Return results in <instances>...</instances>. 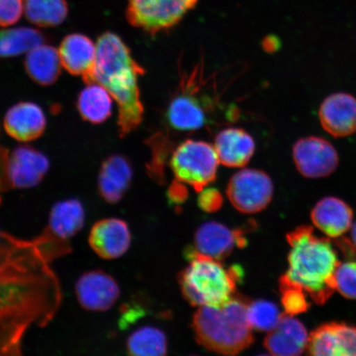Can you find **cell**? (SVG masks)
<instances>
[{
    "label": "cell",
    "instance_id": "obj_1",
    "mask_svg": "<svg viewBox=\"0 0 356 356\" xmlns=\"http://www.w3.org/2000/svg\"><path fill=\"white\" fill-rule=\"evenodd\" d=\"M62 299L59 278L33 240L1 232L0 355H21L26 332L51 323Z\"/></svg>",
    "mask_w": 356,
    "mask_h": 356
},
{
    "label": "cell",
    "instance_id": "obj_2",
    "mask_svg": "<svg viewBox=\"0 0 356 356\" xmlns=\"http://www.w3.org/2000/svg\"><path fill=\"white\" fill-rule=\"evenodd\" d=\"M96 47L95 70L86 83L99 84L117 102L120 135L127 136L143 121L139 78L145 70L134 59L130 49L117 34H102Z\"/></svg>",
    "mask_w": 356,
    "mask_h": 356
},
{
    "label": "cell",
    "instance_id": "obj_3",
    "mask_svg": "<svg viewBox=\"0 0 356 356\" xmlns=\"http://www.w3.org/2000/svg\"><path fill=\"white\" fill-rule=\"evenodd\" d=\"M287 273L282 277L300 288L316 304L323 305L336 291L335 273L340 261L332 244L314 235L310 226L298 227L286 236Z\"/></svg>",
    "mask_w": 356,
    "mask_h": 356
},
{
    "label": "cell",
    "instance_id": "obj_4",
    "mask_svg": "<svg viewBox=\"0 0 356 356\" xmlns=\"http://www.w3.org/2000/svg\"><path fill=\"white\" fill-rule=\"evenodd\" d=\"M249 302L248 298L234 295L225 305L200 307L193 321L198 343L226 355L248 348L254 340L247 316Z\"/></svg>",
    "mask_w": 356,
    "mask_h": 356
},
{
    "label": "cell",
    "instance_id": "obj_5",
    "mask_svg": "<svg viewBox=\"0 0 356 356\" xmlns=\"http://www.w3.org/2000/svg\"><path fill=\"white\" fill-rule=\"evenodd\" d=\"M190 264L178 275L182 295L193 306H220L235 295L236 286L243 278L239 266L225 269L220 261L195 252L186 251Z\"/></svg>",
    "mask_w": 356,
    "mask_h": 356
},
{
    "label": "cell",
    "instance_id": "obj_6",
    "mask_svg": "<svg viewBox=\"0 0 356 356\" xmlns=\"http://www.w3.org/2000/svg\"><path fill=\"white\" fill-rule=\"evenodd\" d=\"M169 163L176 179L193 186L200 193L216 179L220 160L215 146L204 141L188 140L173 151Z\"/></svg>",
    "mask_w": 356,
    "mask_h": 356
},
{
    "label": "cell",
    "instance_id": "obj_7",
    "mask_svg": "<svg viewBox=\"0 0 356 356\" xmlns=\"http://www.w3.org/2000/svg\"><path fill=\"white\" fill-rule=\"evenodd\" d=\"M50 168L47 156L29 146L0 148V189H29L44 179Z\"/></svg>",
    "mask_w": 356,
    "mask_h": 356
},
{
    "label": "cell",
    "instance_id": "obj_8",
    "mask_svg": "<svg viewBox=\"0 0 356 356\" xmlns=\"http://www.w3.org/2000/svg\"><path fill=\"white\" fill-rule=\"evenodd\" d=\"M198 0H128L127 19L135 28L151 35L175 26Z\"/></svg>",
    "mask_w": 356,
    "mask_h": 356
},
{
    "label": "cell",
    "instance_id": "obj_9",
    "mask_svg": "<svg viewBox=\"0 0 356 356\" xmlns=\"http://www.w3.org/2000/svg\"><path fill=\"white\" fill-rule=\"evenodd\" d=\"M193 75L185 74L179 88L172 97L166 110L165 118L173 130L184 132L202 129L208 122L212 101L197 96Z\"/></svg>",
    "mask_w": 356,
    "mask_h": 356
},
{
    "label": "cell",
    "instance_id": "obj_10",
    "mask_svg": "<svg viewBox=\"0 0 356 356\" xmlns=\"http://www.w3.org/2000/svg\"><path fill=\"white\" fill-rule=\"evenodd\" d=\"M273 191V181L266 172L247 168L231 177L227 195L238 211L255 213L268 206Z\"/></svg>",
    "mask_w": 356,
    "mask_h": 356
},
{
    "label": "cell",
    "instance_id": "obj_11",
    "mask_svg": "<svg viewBox=\"0 0 356 356\" xmlns=\"http://www.w3.org/2000/svg\"><path fill=\"white\" fill-rule=\"evenodd\" d=\"M293 159L302 176L323 178L339 165V155L330 142L318 136L302 138L293 147Z\"/></svg>",
    "mask_w": 356,
    "mask_h": 356
},
{
    "label": "cell",
    "instance_id": "obj_12",
    "mask_svg": "<svg viewBox=\"0 0 356 356\" xmlns=\"http://www.w3.org/2000/svg\"><path fill=\"white\" fill-rule=\"evenodd\" d=\"M74 292L83 309L96 313L110 310L121 296L117 280L100 269L88 270L80 275L75 282Z\"/></svg>",
    "mask_w": 356,
    "mask_h": 356
},
{
    "label": "cell",
    "instance_id": "obj_13",
    "mask_svg": "<svg viewBox=\"0 0 356 356\" xmlns=\"http://www.w3.org/2000/svg\"><path fill=\"white\" fill-rule=\"evenodd\" d=\"M88 244L102 259L115 260L122 257L131 244V233L127 222L119 218H105L92 225Z\"/></svg>",
    "mask_w": 356,
    "mask_h": 356
},
{
    "label": "cell",
    "instance_id": "obj_14",
    "mask_svg": "<svg viewBox=\"0 0 356 356\" xmlns=\"http://www.w3.org/2000/svg\"><path fill=\"white\" fill-rule=\"evenodd\" d=\"M245 232L244 229H230L220 222H204L195 234L194 250L220 261L228 257L235 247L246 246Z\"/></svg>",
    "mask_w": 356,
    "mask_h": 356
},
{
    "label": "cell",
    "instance_id": "obj_15",
    "mask_svg": "<svg viewBox=\"0 0 356 356\" xmlns=\"http://www.w3.org/2000/svg\"><path fill=\"white\" fill-rule=\"evenodd\" d=\"M311 355L356 356V327L344 323L322 325L309 337Z\"/></svg>",
    "mask_w": 356,
    "mask_h": 356
},
{
    "label": "cell",
    "instance_id": "obj_16",
    "mask_svg": "<svg viewBox=\"0 0 356 356\" xmlns=\"http://www.w3.org/2000/svg\"><path fill=\"white\" fill-rule=\"evenodd\" d=\"M318 115L323 128L333 137L349 136L356 131V99L349 93L337 92L327 97Z\"/></svg>",
    "mask_w": 356,
    "mask_h": 356
},
{
    "label": "cell",
    "instance_id": "obj_17",
    "mask_svg": "<svg viewBox=\"0 0 356 356\" xmlns=\"http://www.w3.org/2000/svg\"><path fill=\"white\" fill-rule=\"evenodd\" d=\"M86 220V209L79 199L62 200L53 204L42 234L56 241L70 243V240L83 229Z\"/></svg>",
    "mask_w": 356,
    "mask_h": 356
},
{
    "label": "cell",
    "instance_id": "obj_18",
    "mask_svg": "<svg viewBox=\"0 0 356 356\" xmlns=\"http://www.w3.org/2000/svg\"><path fill=\"white\" fill-rule=\"evenodd\" d=\"M133 178V169L130 161L122 155H111L102 163L97 189L100 197L110 204L121 202L130 188Z\"/></svg>",
    "mask_w": 356,
    "mask_h": 356
},
{
    "label": "cell",
    "instance_id": "obj_19",
    "mask_svg": "<svg viewBox=\"0 0 356 356\" xmlns=\"http://www.w3.org/2000/svg\"><path fill=\"white\" fill-rule=\"evenodd\" d=\"M308 341L304 324L293 316L286 314L282 315L277 326L267 334L264 346L273 355H300L307 350Z\"/></svg>",
    "mask_w": 356,
    "mask_h": 356
},
{
    "label": "cell",
    "instance_id": "obj_20",
    "mask_svg": "<svg viewBox=\"0 0 356 356\" xmlns=\"http://www.w3.org/2000/svg\"><path fill=\"white\" fill-rule=\"evenodd\" d=\"M3 127L13 139L29 142L38 139L47 127L43 111L33 102H20L7 111Z\"/></svg>",
    "mask_w": 356,
    "mask_h": 356
},
{
    "label": "cell",
    "instance_id": "obj_21",
    "mask_svg": "<svg viewBox=\"0 0 356 356\" xmlns=\"http://www.w3.org/2000/svg\"><path fill=\"white\" fill-rule=\"evenodd\" d=\"M61 64L71 74L81 76L84 82L95 70L97 47L87 35L73 33L66 35L59 49Z\"/></svg>",
    "mask_w": 356,
    "mask_h": 356
},
{
    "label": "cell",
    "instance_id": "obj_22",
    "mask_svg": "<svg viewBox=\"0 0 356 356\" xmlns=\"http://www.w3.org/2000/svg\"><path fill=\"white\" fill-rule=\"evenodd\" d=\"M215 149L222 165L242 168L254 154V140L241 128L230 127L221 131L216 137Z\"/></svg>",
    "mask_w": 356,
    "mask_h": 356
},
{
    "label": "cell",
    "instance_id": "obj_23",
    "mask_svg": "<svg viewBox=\"0 0 356 356\" xmlns=\"http://www.w3.org/2000/svg\"><path fill=\"white\" fill-rule=\"evenodd\" d=\"M314 225L329 238H337L345 234L353 225V211L343 200L325 197L312 210Z\"/></svg>",
    "mask_w": 356,
    "mask_h": 356
},
{
    "label": "cell",
    "instance_id": "obj_24",
    "mask_svg": "<svg viewBox=\"0 0 356 356\" xmlns=\"http://www.w3.org/2000/svg\"><path fill=\"white\" fill-rule=\"evenodd\" d=\"M61 67L63 66L59 51L49 44H40L26 56V73L40 86H48L54 83L60 76Z\"/></svg>",
    "mask_w": 356,
    "mask_h": 356
},
{
    "label": "cell",
    "instance_id": "obj_25",
    "mask_svg": "<svg viewBox=\"0 0 356 356\" xmlns=\"http://www.w3.org/2000/svg\"><path fill=\"white\" fill-rule=\"evenodd\" d=\"M77 106L79 114L86 121L101 124L109 118L113 101L104 87L97 83H88L79 93Z\"/></svg>",
    "mask_w": 356,
    "mask_h": 356
},
{
    "label": "cell",
    "instance_id": "obj_26",
    "mask_svg": "<svg viewBox=\"0 0 356 356\" xmlns=\"http://www.w3.org/2000/svg\"><path fill=\"white\" fill-rule=\"evenodd\" d=\"M26 19L40 28H54L63 24L69 13L66 0H24Z\"/></svg>",
    "mask_w": 356,
    "mask_h": 356
},
{
    "label": "cell",
    "instance_id": "obj_27",
    "mask_svg": "<svg viewBox=\"0 0 356 356\" xmlns=\"http://www.w3.org/2000/svg\"><path fill=\"white\" fill-rule=\"evenodd\" d=\"M44 35L32 28H13L0 30V58L24 54L44 43Z\"/></svg>",
    "mask_w": 356,
    "mask_h": 356
},
{
    "label": "cell",
    "instance_id": "obj_28",
    "mask_svg": "<svg viewBox=\"0 0 356 356\" xmlns=\"http://www.w3.org/2000/svg\"><path fill=\"white\" fill-rule=\"evenodd\" d=\"M126 347L127 353L131 355H165L168 353L167 337L157 327H142L129 336Z\"/></svg>",
    "mask_w": 356,
    "mask_h": 356
},
{
    "label": "cell",
    "instance_id": "obj_29",
    "mask_svg": "<svg viewBox=\"0 0 356 356\" xmlns=\"http://www.w3.org/2000/svg\"><path fill=\"white\" fill-rule=\"evenodd\" d=\"M248 320L252 329L261 332L273 330L282 314L273 302L257 300L249 302L247 312Z\"/></svg>",
    "mask_w": 356,
    "mask_h": 356
},
{
    "label": "cell",
    "instance_id": "obj_30",
    "mask_svg": "<svg viewBox=\"0 0 356 356\" xmlns=\"http://www.w3.org/2000/svg\"><path fill=\"white\" fill-rule=\"evenodd\" d=\"M163 135H156L151 138L150 146L152 148V159L147 165V171L153 180L163 184L165 177V163L168 156V145Z\"/></svg>",
    "mask_w": 356,
    "mask_h": 356
},
{
    "label": "cell",
    "instance_id": "obj_31",
    "mask_svg": "<svg viewBox=\"0 0 356 356\" xmlns=\"http://www.w3.org/2000/svg\"><path fill=\"white\" fill-rule=\"evenodd\" d=\"M280 291L286 314L295 316L305 313L309 308L305 292L282 277L280 279Z\"/></svg>",
    "mask_w": 356,
    "mask_h": 356
},
{
    "label": "cell",
    "instance_id": "obj_32",
    "mask_svg": "<svg viewBox=\"0 0 356 356\" xmlns=\"http://www.w3.org/2000/svg\"><path fill=\"white\" fill-rule=\"evenodd\" d=\"M24 13V0H0V26L15 25Z\"/></svg>",
    "mask_w": 356,
    "mask_h": 356
},
{
    "label": "cell",
    "instance_id": "obj_33",
    "mask_svg": "<svg viewBox=\"0 0 356 356\" xmlns=\"http://www.w3.org/2000/svg\"><path fill=\"white\" fill-rule=\"evenodd\" d=\"M222 200L219 191L215 188L203 189L199 195L198 206L204 212L213 213L220 210Z\"/></svg>",
    "mask_w": 356,
    "mask_h": 356
},
{
    "label": "cell",
    "instance_id": "obj_34",
    "mask_svg": "<svg viewBox=\"0 0 356 356\" xmlns=\"http://www.w3.org/2000/svg\"><path fill=\"white\" fill-rule=\"evenodd\" d=\"M167 195L169 202L175 206H180L188 199V190L182 184V181L176 179L169 186Z\"/></svg>",
    "mask_w": 356,
    "mask_h": 356
},
{
    "label": "cell",
    "instance_id": "obj_35",
    "mask_svg": "<svg viewBox=\"0 0 356 356\" xmlns=\"http://www.w3.org/2000/svg\"><path fill=\"white\" fill-rule=\"evenodd\" d=\"M144 315V310L140 307L132 305H124L122 308V318L120 319V326L127 327L128 325L135 322L140 318V316Z\"/></svg>",
    "mask_w": 356,
    "mask_h": 356
},
{
    "label": "cell",
    "instance_id": "obj_36",
    "mask_svg": "<svg viewBox=\"0 0 356 356\" xmlns=\"http://www.w3.org/2000/svg\"><path fill=\"white\" fill-rule=\"evenodd\" d=\"M262 47H264V50L266 51H277L280 47V40L277 37H274V35H268L262 42Z\"/></svg>",
    "mask_w": 356,
    "mask_h": 356
},
{
    "label": "cell",
    "instance_id": "obj_37",
    "mask_svg": "<svg viewBox=\"0 0 356 356\" xmlns=\"http://www.w3.org/2000/svg\"><path fill=\"white\" fill-rule=\"evenodd\" d=\"M351 239H353V245L356 248V222L351 227Z\"/></svg>",
    "mask_w": 356,
    "mask_h": 356
},
{
    "label": "cell",
    "instance_id": "obj_38",
    "mask_svg": "<svg viewBox=\"0 0 356 356\" xmlns=\"http://www.w3.org/2000/svg\"><path fill=\"white\" fill-rule=\"evenodd\" d=\"M0 239H1V232H0Z\"/></svg>",
    "mask_w": 356,
    "mask_h": 356
}]
</instances>
